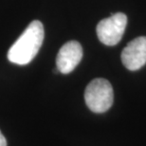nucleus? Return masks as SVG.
<instances>
[{
    "mask_svg": "<svg viewBox=\"0 0 146 146\" xmlns=\"http://www.w3.org/2000/svg\"><path fill=\"white\" fill-rule=\"evenodd\" d=\"M43 40V24L38 20H34L9 49V61L19 66L28 65L37 55Z\"/></svg>",
    "mask_w": 146,
    "mask_h": 146,
    "instance_id": "nucleus-1",
    "label": "nucleus"
},
{
    "mask_svg": "<svg viewBox=\"0 0 146 146\" xmlns=\"http://www.w3.org/2000/svg\"><path fill=\"white\" fill-rule=\"evenodd\" d=\"M84 100L87 107L94 113H104L112 106L114 92L111 84L106 79L98 78L86 86Z\"/></svg>",
    "mask_w": 146,
    "mask_h": 146,
    "instance_id": "nucleus-2",
    "label": "nucleus"
},
{
    "mask_svg": "<svg viewBox=\"0 0 146 146\" xmlns=\"http://www.w3.org/2000/svg\"><path fill=\"white\" fill-rule=\"evenodd\" d=\"M127 25V16L122 13H113L108 18L103 19L97 25V35L104 45L115 46L123 35Z\"/></svg>",
    "mask_w": 146,
    "mask_h": 146,
    "instance_id": "nucleus-3",
    "label": "nucleus"
},
{
    "mask_svg": "<svg viewBox=\"0 0 146 146\" xmlns=\"http://www.w3.org/2000/svg\"><path fill=\"white\" fill-rule=\"evenodd\" d=\"M121 62L127 69L136 71L146 64V36L135 38L123 48L121 55Z\"/></svg>",
    "mask_w": 146,
    "mask_h": 146,
    "instance_id": "nucleus-4",
    "label": "nucleus"
},
{
    "mask_svg": "<svg viewBox=\"0 0 146 146\" xmlns=\"http://www.w3.org/2000/svg\"><path fill=\"white\" fill-rule=\"evenodd\" d=\"M83 58V48L77 41H69L60 48L56 58L57 70L68 74L75 69Z\"/></svg>",
    "mask_w": 146,
    "mask_h": 146,
    "instance_id": "nucleus-5",
    "label": "nucleus"
},
{
    "mask_svg": "<svg viewBox=\"0 0 146 146\" xmlns=\"http://www.w3.org/2000/svg\"><path fill=\"white\" fill-rule=\"evenodd\" d=\"M0 146H7V141L1 133V131H0Z\"/></svg>",
    "mask_w": 146,
    "mask_h": 146,
    "instance_id": "nucleus-6",
    "label": "nucleus"
}]
</instances>
